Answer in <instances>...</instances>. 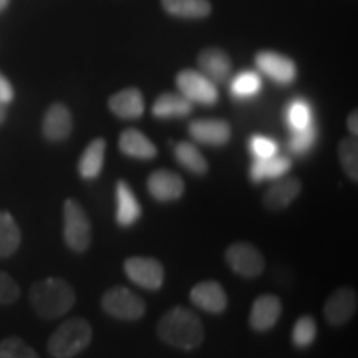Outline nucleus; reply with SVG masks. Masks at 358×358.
Wrapping results in <instances>:
<instances>
[{
  "mask_svg": "<svg viewBox=\"0 0 358 358\" xmlns=\"http://www.w3.org/2000/svg\"><path fill=\"white\" fill-rule=\"evenodd\" d=\"M92 338L93 330L90 322L82 317H73L65 320L52 334L47 348L53 358H73L88 348Z\"/></svg>",
  "mask_w": 358,
  "mask_h": 358,
  "instance_id": "3",
  "label": "nucleus"
},
{
  "mask_svg": "<svg viewBox=\"0 0 358 358\" xmlns=\"http://www.w3.org/2000/svg\"><path fill=\"white\" fill-rule=\"evenodd\" d=\"M148 191L158 203H171L185 194V181L169 169H156L148 176Z\"/></svg>",
  "mask_w": 358,
  "mask_h": 358,
  "instance_id": "11",
  "label": "nucleus"
},
{
  "mask_svg": "<svg viewBox=\"0 0 358 358\" xmlns=\"http://www.w3.org/2000/svg\"><path fill=\"white\" fill-rule=\"evenodd\" d=\"M292 168V161L285 156H272L266 159H256L250 166V181L262 182L266 179H277L287 174Z\"/></svg>",
  "mask_w": 358,
  "mask_h": 358,
  "instance_id": "24",
  "label": "nucleus"
},
{
  "mask_svg": "<svg viewBox=\"0 0 358 358\" xmlns=\"http://www.w3.org/2000/svg\"><path fill=\"white\" fill-rule=\"evenodd\" d=\"M156 330L164 343L185 352L194 350L204 342V325L199 315L182 306L163 313Z\"/></svg>",
  "mask_w": 358,
  "mask_h": 358,
  "instance_id": "1",
  "label": "nucleus"
},
{
  "mask_svg": "<svg viewBox=\"0 0 358 358\" xmlns=\"http://www.w3.org/2000/svg\"><path fill=\"white\" fill-rule=\"evenodd\" d=\"M191 302L201 310L222 313L227 308V294L216 280H203L191 289Z\"/></svg>",
  "mask_w": 358,
  "mask_h": 358,
  "instance_id": "17",
  "label": "nucleus"
},
{
  "mask_svg": "<svg viewBox=\"0 0 358 358\" xmlns=\"http://www.w3.org/2000/svg\"><path fill=\"white\" fill-rule=\"evenodd\" d=\"M141 217V206L131 186L127 181L116 182V222L122 227H129Z\"/></svg>",
  "mask_w": 358,
  "mask_h": 358,
  "instance_id": "20",
  "label": "nucleus"
},
{
  "mask_svg": "<svg viewBox=\"0 0 358 358\" xmlns=\"http://www.w3.org/2000/svg\"><path fill=\"white\" fill-rule=\"evenodd\" d=\"M64 239L73 252H87L92 244V224L83 206L75 199L64 204Z\"/></svg>",
  "mask_w": 358,
  "mask_h": 358,
  "instance_id": "4",
  "label": "nucleus"
},
{
  "mask_svg": "<svg viewBox=\"0 0 358 358\" xmlns=\"http://www.w3.org/2000/svg\"><path fill=\"white\" fill-rule=\"evenodd\" d=\"M20 227L10 213L0 211V259L10 257L20 248Z\"/></svg>",
  "mask_w": 358,
  "mask_h": 358,
  "instance_id": "25",
  "label": "nucleus"
},
{
  "mask_svg": "<svg viewBox=\"0 0 358 358\" xmlns=\"http://www.w3.org/2000/svg\"><path fill=\"white\" fill-rule=\"evenodd\" d=\"M315 140H317V127L312 123L308 124L307 128L292 131V136H290L289 140V148L295 155H306L312 150V146L315 145Z\"/></svg>",
  "mask_w": 358,
  "mask_h": 358,
  "instance_id": "31",
  "label": "nucleus"
},
{
  "mask_svg": "<svg viewBox=\"0 0 358 358\" xmlns=\"http://www.w3.org/2000/svg\"><path fill=\"white\" fill-rule=\"evenodd\" d=\"M227 266L231 267L232 272L237 275L245 277V279H254L264 272L266 261H264L262 252L256 245L249 243H234L226 249Z\"/></svg>",
  "mask_w": 358,
  "mask_h": 358,
  "instance_id": "7",
  "label": "nucleus"
},
{
  "mask_svg": "<svg viewBox=\"0 0 358 358\" xmlns=\"http://www.w3.org/2000/svg\"><path fill=\"white\" fill-rule=\"evenodd\" d=\"M282 313V302L274 294H264L254 301L249 313V325L256 332H267L277 324Z\"/></svg>",
  "mask_w": 358,
  "mask_h": 358,
  "instance_id": "16",
  "label": "nucleus"
},
{
  "mask_svg": "<svg viewBox=\"0 0 358 358\" xmlns=\"http://www.w3.org/2000/svg\"><path fill=\"white\" fill-rule=\"evenodd\" d=\"M302 182L301 179L294 176H280L272 179V185L264 192V206L271 211H280V209L289 208L294 203L295 198L301 194Z\"/></svg>",
  "mask_w": 358,
  "mask_h": 358,
  "instance_id": "14",
  "label": "nucleus"
},
{
  "mask_svg": "<svg viewBox=\"0 0 358 358\" xmlns=\"http://www.w3.org/2000/svg\"><path fill=\"white\" fill-rule=\"evenodd\" d=\"M120 151L134 159H153L158 155L155 143L136 128H128L120 134Z\"/></svg>",
  "mask_w": 358,
  "mask_h": 358,
  "instance_id": "19",
  "label": "nucleus"
},
{
  "mask_svg": "<svg viewBox=\"0 0 358 358\" xmlns=\"http://www.w3.org/2000/svg\"><path fill=\"white\" fill-rule=\"evenodd\" d=\"M101 307L108 315L127 322L140 320L146 312L145 301L127 287L106 290L101 297Z\"/></svg>",
  "mask_w": 358,
  "mask_h": 358,
  "instance_id": "5",
  "label": "nucleus"
},
{
  "mask_svg": "<svg viewBox=\"0 0 358 358\" xmlns=\"http://www.w3.org/2000/svg\"><path fill=\"white\" fill-rule=\"evenodd\" d=\"M357 306V290L352 287H340L327 299L324 306V317L334 327L345 325L355 315Z\"/></svg>",
  "mask_w": 358,
  "mask_h": 358,
  "instance_id": "10",
  "label": "nucleus"
},
{
  "mask_svg": "<svg viewBox=\"0 0 358 358\" xmlns=\"http://www.w3.org/2000/svg\"><path fill=\"white\" fill-rule=\"evenodd\" d=\"M317 324L310 315H302L292 329V343L297 348H307L315 342Z\"/></svg>",
  "mask_w": 358,
  "mask_h": 358,
  "instance_id": "30",
  "label": "nucleus"
},
{
  "mask_svg": "<svg viewBox=\"0 0 358 358\" xmlns=\"http://www.w3.org/2000/svg\"><path fill=\"white\" fill-rule=\"evenodd\" d=\"M124 274L131 282L146 290H158L164 282V267L156 259L134 256L123 264Z\"/></svg>",
  "mask_w": 358,
  "mask_h": 358,
  "instance_id": "8",
  "label": "nucleus"
},
{
  "mask_svg": "<svg viewBox=\"0 0 358 358\" xmlns=\"http://www.w3.org/2000/svg\"><path fill=\"white\" fill-rule=\"evenodd\" d=\"M338 159L343 171L353 182L358 181V141L357 136H347L338 143Z\"/></svg>",
  "mask_w": 358,
  "mask_h": 358,
  "instance_id": "29",
  "label": "nucleus"
},
{
  "mask_svg": "<svg viewBox=\"0 0 358 358\" xmlns=\"http://www.w3.org/2000/svg\"><path fill=\"white\" fill-rule=\"evenodd\" d=\"M262 90V78L257 71L254 70H244L237 73L234 78L231 80V96L237 98V100H249L259 95Z\"/></svg>",
  "mask_w": 358,
  "mask_h": 358,
  "instance_id": "27",
  "label": "nucleus"
},
{
  "mask_svg": "<svg viewBox=\"0 0 358 358\" xmlns=\"http://www.w3.org/2000/svg\"><path fill=\"white\" fill-rule=\"evenodd\" d=\"M176 87L182 96L199 105H216L219 100L217 85L208 80L199 70L185 69L176 75Z\"/></svg>",
  "mask_w": 358,
  "mask_h": 358,
  "instance_id": "6",
  "label": "nucleus"
},
{
  "mask_svg": "<svg viewBox=\"0 0 358 358\" xmlns=\"http://www.w3.org/2000/svg\"><path fill=\"white\" fill-rule=\"evenodd\" d=\"M106 141L103 138H96L85 148L78 161V173L83 179H95L103 171L105 163Z\"/></svg>",
  "mask_w": 358,
  "mask_h": 358,
  "instance_id": "22",
  "label": "nucleus"
},
{
  "mask_svg": "<svg viewBox=\"0 0 358 358\" xmlns=\"http://www.w3.org/2000/svg\"><path fill=\"white\" fill-rule=\"evenodd\" d=\"M6 118H7V105L0 101V124L6 122Z\"/></svg>",
  "mask_w": 358,
  "mask_h": 358,
  "instance_id": "37",
  "label": "nucleus"
},
{
  "mask_svg": "<svg viewBox=\"0 0 358 358\" xmlns=\"http://www.w3.org/2000/svg\"><path fill=\"white\" fill-rule=\"evenodd\" d=\"M187 131L192 140L208 146H224L231 140V124L226 120H194L187 127Z\"/></svg>",
  "mask_w": 358,
  "mask_h": 358,
  "instance_id": "15",
  "label": "nucleus"
},
{
  "mask_svg": "<svg viewBox=\"0 0 358 358\" xmlns=\"http://www.w3.org/2000/svg\"><path fill=\"white\" fill-rule=\"evenodd\" d=\"M199 71L214 85L226 83L232 73V60L222 48L208 47L198 55Z\"/></svg>",
  "mask_w": 358,
  "mask_h": 358,
  "instance_id": "13",
  "label": "nucleus"
},
{
  "mask_svg": "<svg viewBox=\"0 0 358 358\" xmlns=\"http://www.w3.org/2000/svg\"><path fill=\"white\" fill-rule=\"evenodd\" d=\"M73 129V116L64 103H53L45 111L42 122L43 138L50 143L65 141Z\"/></svg>",
  "mask_w": 358,
  "mask_h": 358,
  "instance_id": "12",
  "label": "nucleus"
},
{
  "mask_svg": "<svg viewBox=\"0 0 358 358\" xmlns=\"http://www.w3.org/2000/svg\"><path fill=\"white\" fill-rule=\"evenodd\" d=\"M20 297V287L12 275L0 271V306H8Z\"/></svg>",
  "mask_w": 358,
  "mask_h": 358,
  "instance_id": "34",
  "label": "nucleus"
},
{
  "mask_svg": "<svg viewBox=\"0 0 358 358\" xmlns=\"http://www.w3.org/2000/svg\"><path fill=\"white\" fill-rule=\"evenodd\" d=\"M15 96V92H13L12 83L8 82V78L3 73H0V101L8 105Z\"/></svg>",
  "mask_w": 358,
  "mask_h": 358,
  "instance_id": "35",
  "label": "nucleus"
},
{
  "mask_svg": "<svg viewBox=\"0 0 358 358\" xmlns=\"http://www.w3.org/2000/svg\"><path fill=\"white\" fill-rule=\"evenodd\" d=\"M249 150L256 159L272 158L279 151V146L274 140L264 136V134H252L249 140Z\"/></svg>",
  "mask_w": 358,
  "mask_h": 358,
  "instance_id": "33",
  "label": "nucleus"
},
{
  "mask_svg": "<svg viewBox=\"0 0 358 358\" xmlns=\"http://www.w3.org/2000/svg\"><path fill=\"white\" fill-rule=\"evenodd\" d=\"M285 122H287L289 128L292 131L303 129L308 124H312L313 115L308 101L303 100V98H294L287 105V108H285Z\"/></svg>",
  "mask_w": 358,
  "mask_h": 358,
  "instance_id": "28",
  "label": "nucleus"
},
{
  "mask_svg": "<svg viewBox=\"0 0 358 358\" xmlns=\"http://www.w3.org/2000/svg\"><path fill=\"white\" fill-rule=\"evenodd\" d=\"M30 303L38 317L45 320L60 319L75 306V290L69 282L58 277L37 280L30 287Z\"/></svg>",
  "mask_w": 358,
  "mask_h": 358,
  "instance_id": "2",
  "label": "nucleus"
},
{
  "mask_svg": "<svg viewBox=\"0 0 358 358\" xmlns=\"http://www.w3.org/2000/svg\"><path fill=\"white\" fill-rule=\"evenodd\" d=\"M174 158L182 168H186L187 171L196 174V176H203L209 169L208 159L189 141H181L174 146Z\"/></svg>",
  "mask_w": 358,
  "mask_h": 358,
  "instance_id": "26",
  "label": "nucleus"
},
{
  "mask_svg": "<svg viewBox=\"0 0 358 358\" xmlns=\"http://www.w3.org/2000/svg\"><path fill=\"white\" fill-rule=\"evenodd\" d=\"M256 66L261 73L277 85H290L297 78V65L292 58L274 50H262L256 55Z\"/></svg>",
  "mask_w": 358,
  "mask_h": 358,
  "instance_id": "9",
  "label": "nucleus"
},
{
  "mask_svg": "<svg viewBox=\"0 0 358 358\" xmlns=\"http://www.w3.org/2000/svg\"><path fill=\"white\" fill-rule=\"evenodd\" d=\"M347 128H348V131H350L352 136H357V134H358V113H357V110H353L352 113L348 115Z\"/></svg>",
  "mask_w": 358,
  "mask_h": 358,
  "instance_id": "36",
  "label": "nucleus"
},
{
  "mask_svg": "<svg viewBox=\"0 0 358 358\" xmlns=\"http://www.w3.org/2000/svg\"><path fill=\"white\" fill-rule=\"evenodd\" d=\"M191 111L192 103L186 96H182L181 93H161L153 103V116L161 120L182 118V116L191 115Z\"/></svg>",
  "mask_w": 358,
  "mask_h": 358,
  "instance_id": "21",
  "label": "nucleus"
},
{
  "mask_svg": "<svg viewBox=\"0 0 358 358\" xmlns=\"http://www.w3.org/2000/svg\"><path fill=\"white\" fill-rule=\"evenodd\" d=\"M8 3H10V0H0V13L6 10V8L8 7Z\"/></svg>",
  "mask_w": 358,
  "mask_h": 358,
  "instance_id": "38",
  "label": "nucleus"
},
{
  "mask_svg": "<svg viewBox=\"0 0 358 358\" xmlns=\"http://www.w3.org/2000/svg\"><path fill=\"white\" fill-rule=\"evenodd\" d=\"M161 6L169 15L189 20L206 19L213 10L209 0H161Z\"/></svg>",
  "mask_w": 358,
  "mask_h": 358,
  "instance_id": "23",
  "label": "nucleus"
},
{
  "mask_svg": "<svg viewBox=\"0 0 358 358\" xmlns=\"http://www.w3.org/2000/svg\"><path fill=\"white\" fill-rule=\"evenodd\" d=\"M108 108L122 120H136L145 113V98L138 88H124L110 96Z\"/></svg>",
  "mask_w": 358,
  "mask_h": 358,
  "instance_id": "18",
  "label": "nucleus"
},
{
  "mask_svg": "<svg viewBox=\"0 0 358 358\" xmlns=\"http://www.w3.org/2000/svg\"><path fill=\"white\" fill-rule=\"evenodd\" d=\"M0 358H40L32 347L19 337H8L0 342Z\"/></svg>",
  "mask_w": 358,
  "mask_h": 358,
  "instance_id": "32",
  "label": "nucleus"
}]
</instances>
